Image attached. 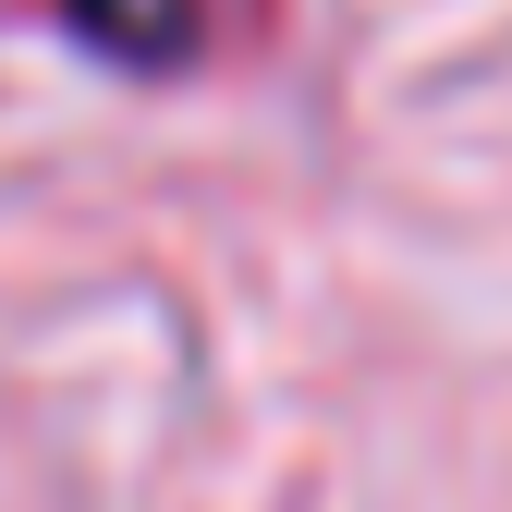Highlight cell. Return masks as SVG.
<instances>
[{
	"instance_id": "cell-1",
	"label": "cell",
	"mask_w": 512,
	"mask_h": 512,
	"mask_svg": "<svg viewBox=\"0 0 512 512\" xmlns=\"http://www.w3.org/2000/svg\"><path fill=\"white\" fill-rule=\"evenodd\" d=\"M49 13L74 25L86 49H110V61H135V74H159V61H183V49H196L208 0H49Z\"/></svg>"
}]
</instances>
